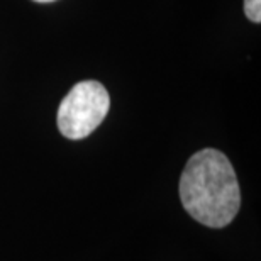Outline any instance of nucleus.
Wrapping results in <instances>:
<instances>
[{
  "label": "nucleus",
  "instance_id": "1",
  "mask_svg": "<svg viewBox=\"0 0 261 261\" xmlns=\"http://www.w3.org/2000/svg\"><path fill=\"white\" fill-rule=\"evenodd\" d=\"M180 200L202 226H229L241 207V189L231 161L219 149L197 151L180 176Z\"/></svg>",
  "mask_w": 261,
  "mask_h": 261
},
{
  "label": "nucleus",
  "instance_id": "2",
  "mask_svg": "<svg viewBox=\"0 0 261 261\" xmlns=\"http://www.w3.org/2000/svg\"><path fill=\"white\" fill-rule=\"evenodd\" d=\"M111 97L100 82L85 80L76 83L58 109L60 133L66 139H85L102 124L109 114Z\"/></svg>",
  "mask_w": 261,
  "mask_h": 261
},
{
  "label": "nucleus",
  "instance_id": "3",
  "mask_svg": "<svg viewBox=\"0 0 261 261\" xmlns=\"http://www.w3.org/2000/svg\"><path fill=\"white\" fill-rule=\"evenodd\" d=\"M244 14L251 22H261V0H244Z\"/></svg>",
  "mask_w": 261,
  "mask_h": 261
},
{
  "label": "nucleus",
  "instance_id": "4",
  "mask_svg": "<svg viewBox=\"0 0 261 261\" xmlns=\"http://www.w3.org/2000/svg\"><path fill=\"white\" fill-rule=\"evenodd\" d=\"M34 2H39V4H48V2H55V0H34Z\"/></svg>",
  "mask_w": 261,
  "mask_h": 261
}]
</instances>
